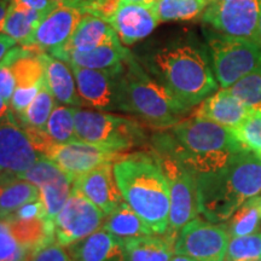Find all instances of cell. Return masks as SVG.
I'll return each mask as SVG.
<instances>
[{"label": "cell", "instance_id": "d6a6232c", "mask_svg": "<svg viewBox=\"0 0 261 261\" xmlns=\"http://www.w3.org/2000/svg\"><path fill=\"white\" fill-rule=\"evenodd\" d=\"M228 91L249 110L261 112V70L243 76Z\"/></svg>", "mask_w": 261, "mask_h": 261}, {"label": "cell", "instance_id": "836d02e7", "mask_svg": "<svg viewBox=\"0 0 261 261\" xmlns=\"http://www.w3.org/2000/svg\"><path fill=\"white\" fill-rule=\"evenodd\" d=\"M225 259L226 261L261 259V232L231 238Z\"/></svg>", "mask_w": 261, "mask_h": 261}, {"label": "cell", "instance_id": "277c9868", "mask_svg": "<svg viewBox=\"0 0 261 261\" xmlns=\"http://www.w3.org/2000/svg\"><path fill=\"white\" fill-rule=\"evenodd\" d=\"M196 181L200 213L214 223L227 221L244 201L261 194V155L244 149L223 172Z\"/></svg>", "mask_w": 261, "mask_h": 261}, {"label": "cell", "instance_id": "681fc988", "mask_svg": "<svg viewBox=\"0 0 261 261\" xmlns=\"http://www.w3.org/2000/svg\"><path fill=\"white\" fill-rule=\"evenodd\" d=\"M84 2H87V0H73V3H71V5L69 6H75L76 4H80V3H84Z\"/></svg>", "mask_w": 261, "mask_h": 261}, {"label": "cell", "instance_id": "2e32d148", "mask_svg": "<svg viewBox=\"0 0 261 261\" xmlns=\"http://www.w3.org/2000/svg\"><path fill=\"white\" fill-rule=\"evenodd\" d=\"M113 165L114 163L104 165L80 175L73 181L74 190L89 198L106 217L125 202L114 177Z\"/></svg>", "mask_w": 261, "mask_h": 261}, {"label": "cell", "instance_id": "ab89813d", "mask_svg": "<svg viewBox=\"0 0 261 261\" xmlns=\"http://www.w3.org/2000/svg\"><path fill=\"white\" fill-rule=\"evenodd\" d=\"M28 261H73V259L64 247L58 244L56 240H51L35 248Z\"/></svg>", "mask_w": 261, "mask_h": 261}, {"label": "cell", "instance_id": "4fadbf2b", "mask_svg": "<svg viewBox=\"0 0 261 261\" xmlns=\"http://www.w3.org/2000/svg\"><path fill=\"white\" fill-rule=\"evenodd\" d=\"M83 17V12L75 6L60 4L39 22L33 34L19 46L46 54L58 50L69 41Z\"/></svg>", "mask_w": 261, "mask_h": 261}, {"label": "cell", "instance_id": "e0dca14e", "mask_svg": "<svg viewBox=\"0 0 261 261\" xmlns=\"http://www.w3.org/2000/svg\"><path fill=\"white\" fill-rule=\"evenodd\" d=\"M109 23L122 45L132 46L155 31L159 18L151 5L122 2Z\"/></svg>", "mask_w": 261, "mask_h": 261}, {"label": "cell", "instance_id": "f5cc1de1", "mask_svg": "<svg viewBox=\"0 0 261 261\" xmlns=\"http://www.w3.org/2000/svg\"><path fill=\"white\" fill-rule=\"evenodd\" d=\"M246 261H261V259H259V260H246Z\"/></svg>", "mask_w": 261, "mask_h": 261}, {"label": "cell", "instance_id": "d6986e66", "mask_svg": "<svg viewBox=\"0 0 261 261\" xmlns=\"http://www.w3.org/2000/svg\"><path fill=\"white\" fill-rule=\"evenodd\" d=\"M249 113L250 110L244 107L228 89H223L205 98L196 109L194 117L210 120L227 128L236 129Z\"/></svg>", "mask_w": 261, "mask_h": 261}, {"label": "cell", "instance_id": "f907efd6", "mask_svg": "<svg viewBox=\"0 0 261 261\" xmlns=\"http://www.w3.org/2000/svg\"><path fill=\"white\" fill-rule=\"evenodd\" d=\"M259 34L261 39V12H260V19H259Z\"/></svg>", "mask_w": 261, "mask_h": 261}, {"label": "cell", "instance_id": "e575fe53", "mask_svg": "<svg viewBox=\"0 0 261 261\" xmlns=\"http://www.w3.org/2000/svg\"><path fill=\"white\" fill-rule=\"evenodd\" d=\"M31 254L16 240L9 221L0 218V261H28Z\"/></svg>", "mask_w": 261, "mask_h": 261}, {"label": "cell", "instance_id": "4dcf8cb0", "mask_svg": "<svg viewBox=\"0 0 261 261\" xmlns=\"http://www.w3.org/2000/svg\"><path fill=\"white\" fill-rule=\"evenodd\" d=\"M75 110L76 108L65 106H56L52 110L44 129L52 143L64 144L77 139L75 130Z\"/></svg>", "mask_w": 261, "mask_h": 261}, {"label": "cell", "instance_id": "44dd1931", "mask_svg": "<svg viewBox=\"0 0 261 261\" xmlns=\"http://www.w3.org/2000/svg\"><path fill=\"white\" fill-rule=\"evenodd\" d=\"M115 38H117V35L110 23H108L102 18L96 17V16L84 15L77 27L75 28L69 41L63 47L52 52H90L114 40Z\"/></svg>", "mask_w": 261, "mask_h": 261}, {"label": "cell", "instance_id": "f1b7e54d", "mask_svg": "<svg viewBox=\"0 0 261 261\" xmlns=\"http://www.w3.org/2000/svg\"><path fill=\"white\" fill-rule=\"evenodd\" d=\"M261 224V196L244 201L225 224L231 237L255 233Z\"/></svg>", "mask_w": 261, "mask_h": 261}, {"label": "cell", "instance_id": "f546056e", "mask_svg": "<svg viewBox=\"0 0 261 261\" xmlns=\"http://www.w3.org/2000/svg\"><path fill=\"white\" fill-rule=\"evenodd\" d=\"M71 189H73V179L67 173H63L61 177L39 187L40 201L44 204L47 220L54 221L56 215L60 213L65 202L69 198Z\"/></svg>", "mask_w": 261, "mask_h": 261}, {"label": "cell", "instance_id": "7c38bea8", "mask_svg": "<svg viewBox=\"0 0 261 261\" xmlns=\"http://www.w3.org/2000/svg\"><path fill=\"white\" fill-rule=\"evenodd\" d=\"M44 158L57 165L74 181L77 177L93 169L115 163L122 156L120 152L75 139L64 144L50 145L45 151Z\"/></svg>", "mask_w": 261, "mask_h": 261}, {"label": "cell", "instance_id": "d4e9b609", "mask_svg": "<svg viewBox=\"0 0 261 261\" xmlns=\"http://www.w3.org/2000/svg\"><path fill=\"white\" fill-rule=\"evenodd\" d=\"M103 230L120 238L121 241L155 234L126 202H123L115 211L107 215L103 224Z\"/></svg>", "mask_w": 261, "mask_h": 261}, {"label": "cell", "instance_id": "8d00e7d4", "mask_svg": "<svg viewBox=\"0 0 261 261\" xmlns=\"http://www.w3.org/2000/svg\"><path fill=\"white\" fill-rule=\"evenodd\" d=\"M21 50V46L12 47L0 63V97L8 103L11 100L12 94H14L16 86H17V81H16L14 71H12L11 63L18 56Z\"/></svg>", "mask_w": 261, "mask_h": 261}, {"label": "cell", "instance_id": "ee69618b", "mask_svg": "<svg viewBox=\"0 0 261 261\" xmlns=\"http://www.w3.org/2000/svg\"><path fill=\"white\" fill-rule=\"evenodd\" d=\"M11 114H12V110L11 108H10V104L0 97V122L4 121L6 119H9V117L11 116Z\"/></svg>", "mask_w": 261, "mask_h": 261}, {"label": "cell", "instance_id": "f6af8a7d", "mask_svg": "<svg viewBox=\"0 0 261 261\" xmlns=\"http://www.w3.org/2000/svg\"><path fill=\"white\" fill-rule=\"evenodd\" d=\"M10 0H0V33H3V27H4V22L8 14Z\"/></svg>", "mask_w": 261, "mask_h": 261}, {"label": "cell", "instance_id": "6da1fadb", "mask_svg": "<svg viewBox=\"0 0 261 261\" xmlns=\"http://www.w3.org/2000/svg\"><path fill=\"white\" fill-rule=\"evenodd\" d=\"M159 154L168 155L184 166L195 178L223 172L237 152L247 149L232 128L210 120H182L169 135L159 137Z\"/></svg>", "mask_w": 261, "mask_h": 261}, {"label": "cell", "instance_id": "7dc6e473", "mask_svg": "<svg viewBox=\"0 0 261 261\" xmlns=\"http://www.w3.org/2000/svg\"><path fill=\"white\" fill-rule=\"evenodd\" d=\"M123 3H136V4H145L151 5L155 0H122Z\"/></svg>", "mask_w": 261, "mask_h": 261}, {"label": "cell", "instance_id": "5bb4252c", "mask_svg": "<svg viewBox=\"0 0 261 261\" xmlns=\"http://www.w3.org/2000/svg\"><path fill=\"white\" fill-rule=\"evenodd\" d=\"M41 158L14 113L0 122V173L19 177Z\"/></svg>", "mask_w": 261, "mask_h": 261}, {"label": "cell", "instance_id": "83f0119b", "mask_svg": "<svg viewBox=\"0 0 261 261\" xmlns=\"http://www.w3.org/2000/svg\"><path fill=\"white\" fill-rule=\"evenodd\" d=\"M210 3L207 0H155L151 4L159 22L191 21L201 16Z\"/></svg>", "mask_w": 261, "mask_h": 261}, {"label": "cell", "instance_id": "c3c4849f", "mask_svg": "<svg viewBox=\"0 0 261 261\" xmlns=\"http://www.w3.org/2000/svg\"><path fill=\"white\" fill-rule=\"evenodd\" d=\"M54 2H56L58 4H62V5H71L73 0H54Z\"/></svg>", "mask_w": 261, "mask_h": 261}, {"label": "cell", "instance_id": "60d3db41", "mask_svg": "<svg viewBox=\"0 0 261 261\" xmlns=\"http://www.w3.org/2000/svg\"><path fill=\"white\" fill-rule=\"evenodd\" d=\"M8 218L15 220L42 219V218H46V212H45L44 204L41 203L40 198H39L37 201L28 202V203L21 205L14 214H11Z\"/></svg>", "mask_w": 261, "mask_h": 261}, {"label": "cell", "instance_id": "ba28073f", "mask_svg": "<svg viewBox=\"0 0 261 261\" xmlns=\"http://www.w3.org/2000/svg\"><path fill=\"white\" fill-rule=\"evenodd\" d=\"M260 12L261 0H223L211 3L202 21L221 34L261 42Z\"/></svg>", "mask_w": 261, "mask_h": 261}, {"label": "cell", "instance_id": "7bdbcfd3", "mask_svg": "<svg viewBox=\"0 0 261 261\" xmlns=\"http://www.w3.org/2000/svg\"><path fill=\"white\" fill-rule=\"evenodd\" d=\"M16 44H17V42H16L14 39L10 38L9 35L4 34V33H0V63L4 60L6 54H8Z\"/></svg>", "mask_w": 261, "mask_h": 261}, {"label": "cell", "instance_id": "8992f818", "mask_svg": "<svg viewBox=\"0 0 261 261\" xmlns=\"http://www.w3.org/2000/svg\"><path fill=\"white\" fill-rule=\"evenodd\" d=\"M212 69L218 85L230 89L246 75L261 70V42L204 31Z\"/></svg>", "mask_w": 261, "mask_h": 261}, {"label": "cell", "instance_id": "7402d4cb", "mask_svg": "<svg viewBox=\"0 0 261 261\" xmlns=\"http://www.w3.org/2000/svg\"><path fill=\"white\" fill-rule=\"evenodd\" d=\"M73 255L76 261H126L122 241L104 230L75 243Z\"/></svg>", "mask_w": 261, "mask_h": 261}, {"label": "cell", "instance_id": "4316f807", "mask_svg": "<svg viewBox=\"0 0 261 261\" xmlns=\"http://www.w3.org/2000/svg\"><path fill=\"white\" fill-rule=\"evenodd\" d=\"M5 219L9 221L16 240L31 252L41 244L55 240L54 221L47 220L46 218L32 220H15L9 218Z\"/></svg>", "mask_w": 261, "mask_h": 261}, {"label": "cell", "instance_id": "1f68e13d", "mask_svg": "<svg viewBox=\"0 0 261 261\" xmlns=\"http://www.w3.org/2000/svg\"><path fill=\"white\" fill-rule=\"evenodd\" d=\"M55 98L46 87L42 86L40 92L33 99L23 114L16 116L19 119L22 127H29L35 129H45L52 110L55 109Z\"/></svg>", "mask_w": 261, "mask_h": 261}, {"label": "cell", "instance_id": "f35d334b", "mask_svg": "<svg viewBox=\"0 0 261 261\" xmlns=\"http://www.w3.org/2000/svg\"><path fill=\"white\" fill-rule=\"evenodd\" d=\"M44 83L29 85V86H16V90L12 94L11 100H10V108L15 116H19L24 113V110L29 107V104L33 102L37 94L40 92Z\"/></svg>", "mask_w": 261, "mask_h": 261}, {"label": "cell", "instance_id": "9c48e42d", "mask_svg": "<svg viewBox=\"0 0 261 261\" xmlns=\"http://www.w3.org/2000/svg\"><path fill=\"white\" fill-rule=\"evenodd\" d=\"M162 169L169 185L171 210L167 233L174 234L200 213L198 190L196 178L171 156L159 154Z\"/></svg>", "mask_w": 261, "mask_h": 261}, {"label": "cell", "instance_id": "74e56055", "mask_svg": "<svg viewBox=\"0 0 261 261\" xmlns=\"http://www.w3.org/2000/svg\"><path fill=\"white\" fill-rule=\"evenodd\" d=\"M121 3L122 0H87L76 4L75 8L79 9L84 15L96 16L109 23Z\"/></svg>", "mask_w": 261, "mask_h": 261}, {"label": "cell", "instance_id": "484cf974", "mask_svg": "<svg viewBox=\"0 0 261 261\" xmlns=\"http://www.w3.org/2000/svg\"><path fill=\"white\" fill-rule=\"evenodd\" d=\"M46 15L45 12L10 3L3 33L14 39L17 44H23Z\"/></svg>", "mask_w": 261, "mask_h": 261}, {"label": "cell", "instance_id": "b9f144b4", "mask_svg": "<svg viewBox=\"0 0 261 261\" xmlns=\"http://www.w3.org/2000/svg\"><path fill=\"white\" fill-rule=\"evenodd\" d=\"M10 3L24 6V8L28 9L37 10V11L40 12H45V14H48V12L60 5L58 3L54 2V0H10Z\"/></svg>", "mask_w": 261, "mask_h": 261}, {"label": "cell", "instance_id": "30bf717a", "mask_svg": "<svg viewBox=\"0 0 261 261\" xmlns=\"http://www.w3.org/2000/svg\"><path fill=\"white\" fill-rule=\"evenodd\" d=\"M106 215L79 191L71 194L54 219L55 240L62 247L73 246L103 226Z\"/></svg>", "mask_w": 261, "mask_h": 261}, {"label": "cell", "instance_id": "9a60e30c", "mask_svg": "<svg viewBox=\"0 0 261 261\" xmlns=\"http://www.w3.org/2000/svg\"><path fill=\"white\" fill-rule=\"evenodd\" d=\"M73 70L81 106L98 112L120 110L119 74L70 65Z\"/></svg>", "mask_w": 261, "mask_h": 261}, {"label": "cell", "instance_id": "bcb514c9", "mask_svg": "<svg viewBox=\"0 0 261 261\" xmlns=\"http://www.w3.org/2000/svg\"><path fill=\"white\" fill-rule=\"evenodd\" d=\"M171 261H196L192 259V257L188 255H182V254H175L174 256L172 257Z\"/></svg>", "mask_w": 261, "mask_h": 261}, {"label": "cell", "instance_id": "d590c367", "mask_svg": "<svg viewBox=\"0 0 261 261\" xmlns=\"http://www.w3.org/2000/svg\"><path fill=\"white\" fill-rule=\"evenodd\" d=\"M238 139L247 149L261 155V112H252L234 129Z\"/></svg>", "mask_w": 261, "mask_h": 261}, {"label": "cell", "instance_id": "5b68a950", "mask_svg": "<svg viewBox=\"0 0 261 261\" xmlns=\"http://www.w3.org/2000/svg\"><path fill=\"white\" fill-rule=\"evenodd\" d=\"M119 100L120 112L135 114L156 128L175 126L191 109L145 73L133 56L119 74Z\"/></svg>", "mask_w": 261, "mask_h": 261}, {"label": "cell", "instance_id": "7a4b0ae2", "mask_svg": "<svg viewBox=\"0 0 261 261\" xmlns=\"http://www.w3.org/2000/svg\"><path fill=\"white\" fill-rule=\"evenodd\" d=\"M146 65L154 79L189 108L201 104L219 86L208 50L191 39H178L156 48L146 58Z\"/></svg>", "mask_w": 261, "mask_h": 261}, {"label": "cell", "instance_id": "8fae6325", "mask_svg": "<svg viewBox=\"0 0 261 261\" xmlns=\"http://www.w3.org/2000/svg\"><path fill=\"white\" fill-rule=\"evenodd\" d=\"M230 233L225 225L191 220L175 238L174 254H182L196 261H224L226 257Z\"/></svg>", "mask_w": 261, "mask_h": 261}, {"label": "cell", "instance_id": "3957f363", "mask_svg": "<svg viewBox=\"0 0 261 261\" xmlns=\"http://www.w3.org/2000/svg\"><path fill=\"white\" fill-rule=\"evenodd\" d=\"M123 200L155 234L167 233L171 196L158 154L135 152L113 165Z\"/></svg>", "mask_w": 261, "mask_h": 261}, {"label": "cell", "instance_id": "ffe728a7", "mask_svg": "<svg viewBox=\"0 0 261 261\" xmlns=\"http://www.w3.org/2000/svg\"><path fill=\"white\" fill-rule=\"evenodd\" d=\"M39 55L44 64L45 85L55 99L63 106L80 107L81 100L70 65L46 52H39Z\"/></svg>", "mask_w": 261, "mask_h": 261}, {"label": "cell", "instance_id": "603a6c76", "mask_svg": "<svg viewBox=\"0 0 261 261\" xmlns=\"http://www.w3.org/2000/svg\"><path fill=\"white\" fill-rule=\"evenodd\" d=\"M126 261H171L175 236L171 233L148 234L122 241Z\"/></svg>", "mask_w": 261, "mask_h": 261}, {"label": "cell", "instance_id": "816d5d0a", "mask_svg": "<svg viewBox=\"0 0 261 261\" xmlns=\"http://www.w3.org/2000/svg\"><path fill=\"white\" fill-rule=\"evenodd\" d=\"M207 2L210 3V4H211V3H215V2H223V0H207Z\"/></svg>", "mask_w": 261, "mask_h": 261}, {"label": "cell", "instance_id": "cb8c5ba5", "mask_svg": "<svg viewBox=\"0 0 261 261\" xmlns=\"http://www.w3.org/2000/svg\"><path fill=\"white\" fill-rule=\"evenodd\" d=\"M40 198L39 188L11 174L0 173V218L5 219L21 205Z\"/></svg>", "mask_w": 261, "mask_h": 261}, {"label": "cell", "instance_id": "52a82bcc", "mask_svg": "<svg viewBox=\"0 0 261 261\" xmlns=\"http://www.w3.org/2000/svg\"><path fill=\"white\" fill-rule=\"evenodd\" d=\"M75 130L79 140L120 154L145 140V132L138 121L98 110L76 108Z\"/></svg>", "mask_w": 261, "mask_h": 261}, {"label": "cell", "instance_id": "ac0fdd59", "mask_svg": "<svg viewBox=\"0 0 261 261\" xmlns=\"http://www.w3.org/2000/svg\"><path fill=\"white\" fill-rule=\"evenodd\" d=\"M48 55L65 62L69 65L104 70L113 74L121 73L125 68L127 60L132 56L126 47H122V42L120 41L119 38H115L114 40L107 42V44L90 52L58 51Z\"/></svg>", "mask_w": 261, "mask_h": 261}]
</instances>
